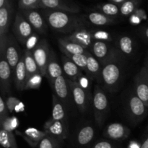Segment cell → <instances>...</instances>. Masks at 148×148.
<instances>
[{
  "label": "cell",
  "mask_w": 148,
  "mask_h": 148,
  "mask_svg": "<svg viewBox=\"0 0 148 148\" xmlns=\"http://www.w3.org/2000/svg\"><path fill=\"white\" fill-rule=\"evenodd\" d=\"M134 92L148 106V79L145 66L140 69L134 78Z\"/></svg>",
  "instance_id": "cell-17"
},
{
  "label": "cell",
  "mask_w": 148,
  "mask_h": 148,
  "mask_svg": "<svg viewBox=\"0 0 148 148\" xmlns=\"http://www.w3.org/2000/svg\"><path fill=\"white\" fill-rule=\"evenodd\" d=\"M145 69H146V72H147V79H148V57L147 59V61H146V64H145Z\"/></svg>",
  "instance_id": "cell-49"
},
{
  "label": "cell",
  "mask_w": 148,
  "mask_h": 148,
  "mask_svg": "<svg viewBox=\"0 0 148 148\" xmlns=\"http://www.w3.org/2000/svg\"><path fill=\"white\" fill-rule=\"evenodd\" d=\"M74 103L80 113H85L88 110L90 105V93L85 91L77 82L67 79Z\"/></svg>",
  "instance_id": "cell-10"
},
{
  "label": "cell",
  "mask_w": 148,
  "mask_h": 148,
  "mask_svg": "<svg viewBox=\"0 0 148 148\" xmlns=\"http://www.w3.org/2000/svg\"><path fill=\"white\" fill-rule=\"evenodd\" d=\"M95 137V128L90 124H85L79 127L75 133L74 143L78 148H90L93 144Z\"/></svg>",
  "instance_id": "cell-12"
},
{
  "label": "cell",
  "mask_w": 148,
  "mask_h": 148,
  "mask_svg": "<svg viewBox=\"0 0 148 148\" xmlns=\"http://www.w3.org/2000/svg\"><path fill=\"white\" fill-rule=\"evenodd\" d=\"M9 112L7 107L6 106L5 101L2 96H0V122L9 116Z\"/></svg>",
  "instance_id": "cell-43"
},
{
  "label": "cell",
  "mask_w": 148,
  "mask_h": 148,
  "mask_svg": "<svg viewBox=\"0 0 148 148\" xmlns=\"http://www.w3.org/2000/svg\"><path fill=\"white\" fill-rule=\"evenodd\" d=\"M40 0H19V10H37L40 9Z\"/></svg>",
  "instance_id": "cell-37"
},
{
  "label": "cell",
  "mask_w": 148,
  "mask_h": 148,
  "mask_svg": "<svg viewBox=\"0 0 148 148\" xmlns=\"http://www.w3.org/2000/svg\"><path fill=\"white\" fill-rule=\"evenodd\" d=\"M115 46L126 57L132 56L135 51V41L128 35L120 36L116 40Z\"/></svg>",
  "instance_id": "cell-24"
},
{
  "label": "cell",
  "mask_w": 148,
  "mask_h": 148,
  "mask_svg": "<svg viewBox=\"0 0 148 148\" xmlns=\"http://www.w3.org/2000/svg\"><path fill=\"white\" fill-rule=\"evenodd\" d=\"M140 33H141L142 36L148 40V27H143L141 30V31H140Z\"/></svg>",
  "instance_id": "cell-45"
},
{
  "label": "cell",
  "mask_w": 148,
  "mask_h": 148,
  "mask_svg": "<svg viewBox=\"0 0 148 148\" xmlns=\"http://www.w3.org/2000/svg\"><path fill=\"white\" fill-rule=\"evenodd\" d=\"M66 109L60 100L53 94L52 95V116L51 119L55 121H62L67 124Z\"/></svg>",
  "instance_id": "cell-28"
},
{
  "label": "cell",
  "mask_w": 148,
  "mask_h": 148,
  "mask_svg": "<svg viewBox=\"0 0 148 148\" xmlns=\"http://www.w3.org/2000/svg\"><path fill=\"white\" fill-rule=\"evenodd\" d=\"M20 11L23 13L33 30L40 34H46L47 32L48 24L41 13L38 12L37 10H20Z\"/></svg>",
  "instance_id": "cell-15"
},
{
  "label": "cell",
  "mask_w": 148,
  "mask_h": 148,
  "mask_svg": "<svg viewBox=\"0 0 148 148\" xmlns=\"http://www.w3.org/2000/svg\"><path fill=\"white\" fill-rule=\"evenodd\" d=\"M141 21V18L139 17L137 14H134L133 15H132L131 18H130V22H131L132 24L134 25H137L140 23Z\"/></svg>",
  "instance_id": "cell-44"
},
{
  "label": "cell",
  "mask_w": 148,
  "mask_h": 148,
  "mask_svg": "<svg viewBox=\"0 0 148 148\" xmlns=\"http://www.w3.org/2000/svg\"><path fill=\"white\" fill-rule=\"evenodd\" d=\"M102 64L90 52L88 55V62L85 74L91 79V80L96 81L98 83L101 82V72Z\"/></svg>",
  "instance_id": "cell-23"
},
{
  "label": "cell",
  "mask_w": 148,
  "mask_h": 148,
  "mask_svg": "<svg viewBox=\"0 0 148 148\" xmlns=\"http://www.w3.org/2000/svg\"><path fill=\"white\" fill-rule=\"evenodd\" d=\"M43 131L47 134L58 139L61 142L68 137L67 124L62 121H55L51 118L45 122Z\"/></svg>",
  "instance_id": "cell-16"
},
{
  "label": "cell",
  "mask_w": 148,
  "mask_h": 148,
  "mask_svg": "<svg viewBox=\"0 0 148 148\" xmlns=\"http://www.w3.org/2000/svg\"><path fill=\"white\" fill-rule=\"evenodd\" d=\"M110 1H111L112 3H114V4H122L123 3L125 2L127 0H110Z\"/></svg>",
  "instance_id": "cell-47"
},
{
  "label": "cell",
  "mask_w": 148,
  "mask_h": 148,
  "mask_svg": "<svg viewBox=\"0 0 148 148\" xmlns=\"http://www.w3.org/2000/svg\"><path fill=\"white\" fill-rule=\"evenodd\" d=\"M51 49L49 46L47 40L46 39H41L39 40L35 49L32 51L39 72L43 77H46V68L50 56Z\"/></svg>",
  "instance_id": "cell-9"
},
{
  "label": "cell",
  "mask_w": 148,
  "mask_h": 148,
  "mask_svg": "<svg viewBox=\"0 0 148 148\" xmlns=\"http://www.w3.org/2000/svg\"><path fill=\"white\" fill-rule=\"evenodd\" d=\"M85 16L88 23L96 26H106L116 23L115 17L107 16L100 12H91Z\"/></svg>",
  "instance_id": "cell-27"
},
{
  "label": "cell",
  "mask_w": 148,
  "mask_h": 148,
  "mask_svg": "<svg viewBox=\"0 0 148 148\" xmlns=\"http://www.w3.org/2000/svg\"><path fill=\"white\" fill-rule=\"evenodd\" d=\"M64 72L62 67L60 66L57 60V56L54 51L51 49L50 56L48 62L47 68H46V75L51 86H52L54 81L59 77L62 76Z\"/></svg>",
  "instance_id": "cell-20"
},
{
  "label": "cell",
  "mask_w": 148,
  "mask_h": 148,
  "mask_svg": "<svg viewBox=\"0 0 148 148\" xmlns=\"http://www.w3.org/2000/svg\"><path fill=\"white\" fill-rule=\"evenodd\" d=\"M131 134V130L121 123H111L106 127L103 136L106 139L114 142H121L127 140Z\"/></svg>",
  "instance_id": "cell-14"
},
{
  "label": "cell",
  "mask_w": 148,
  "mask_h": 148,
  "mask_svg": "<svg viewBox=\"0 0 148 148\" xmlns=\"http://www.w3.org/2000/svg\"><path fill=\"white\" fill-rule=\"evenodd\" d=\"M15 133L20 137H23L26 143L33 148L37 147L40 142L47 135L44 131H40L34 127H28L23 132L16 130Z\"/></svg>",
  "instance_id": "cell-21"
},
{
  "label": "cell",
  "mask_w": 148,
  "mask_h": 148,
  "mask_svg": "<svg viewBox=\"0 0 148 148\" xmlns=\"http://www.w3.org/2000/svg\"><path fill=\"white\" fill-rule=\"evenodd\" d=\"M22 56L23 54H21V50L15 36L14 34L9 33L5 50V57L11 67L13 75Z\"/></svg>",
  "instance_id": "cell-11"
},
{
  "label": "cell",
  "mask_w": 148,
  "mask_h": 148,
  "mask_svg": "<svg viewBox=\"0 0 148 148\" xmlns=\"http://www.w3.org/2000/svg\"><path fill=\"white\" fill-rule=\"evenodd\" d=\"M18 125L19 120L16 116H8L0 122L1 129L11 132H13V131L18 127Z\"/></svg>",
  "instance_id": "cell-35"
},
{
  "label": "cell",
  "mask_w": 148,
  "mask_h": 148,
  "mask_svg": "<svg viewBox=\"0 0 148 148\" xmlns=\"http://www.w3.org/2000/svg\"><path fill=\"white\" fill-rule=\"evenodd\" d=\"M126 58L121 54L103 65L101 84L108 92H114L119 88L125 71Z\"/></svg>",
  "instance_id": "cell-2"
},
{
  "label": "cell",
  "mask_w": 148,
  "mask_h": 148,
  "mask_svg": "<svg viewBox=\"0 0 148 148\" xmlns=\"http://www.w3.org/2000/svg\"><path fill=\"white\" fill-rule=\"evenodd\" d=\"M37 148H61V141L47 134L40 142Z\"/></svg>",
  "instance_id": "cell-34"
},
{
  "label": "cell",
  "mask_w": 148,
  "mask_h": 148,
  "mask_svg": "<svg viewBox=\"0 0 148 148\" xmlns=\"http://www.w3.org/2000/svg\"><path fill=\"white\" fill-rule=\"evenodd\" d=\"M51 88L53 91V94L64 104L66 111H70L72 105L73 103L75 104V103L68 83L67 78L64 75L59 77L54 81Z\"/></svg>",
  "instance_id": "cell-7"
},
{
  "label": "cell",
  "mask_w": 148,
  "mask_h": 148,
  "mask_svg": "<svg viewBox=\"0 0 148 148\" xmlns=\"http://www.w3.org/2000/svg\"><path fill=\"white\" fill-rule=\"evenodd\" d=\"M77 82L79 83V85L85 90V91L90 93V88H91V80L90 78L87 75H82L78 79Z\"/></svg>",
  "instance_id": "cell-42"
},
{
  "label": "cell",
  "mask_w": 148,
  "mask_h": 148,
  "mask_svg": "<svg viewBox=\"0 0 148 148\" xmlns=\"http://www.w3.org/2000/svg\"><path fill=\"white\" fill-rule=\"evenodd\" d=\"M23 55H24L25 66L26 72H27V79L32 75H35L36 73H38L40 72H39L38 67L36 60H35L34 57H33L32 51L25 49L24 52H23Z\"/></svg>",
  "instance_id": "cell-29"
},
{
  "label": "cell",
  "mask_w": 148,
  "mask_h": 148,
  "mask_svg": "<svg viewBox=\"0 0 148 148\" xmlns=\"http://www.w3.org/2000/svg\"><path fill=\"white\" fill-rule=\"evenodd\" d=\"M58 45L62 53L72 54H87L89 53L88 49L74 42L65 40L64 38H58Z\"/></svg>",
  "instance_id": "cell-26"
},
{
  "label": "cell",
  "mask_w": 148,
  "mask_h": 148,
  "mask_svg": "<svg viewBox=\"0 0 148 148\" xmlns=\"http://www.w3.org/2000/svg\"><path fill=\"white\" fill-rule=\"evenodd\" d=\"M91 32H92V37L94 41L99 40V41L109 42L112 40L111 35L109 33H108V32L105 31V30H91Z\"/></svg>",
  "instance_id": "cell-38"
},
{
  "label": "cell",
  "mask_w": 148,
  "mask_h": 148,
  "mask_svg": "<svg viewBox=\"0 0 148 148\" xmlns=\"http://www.w3.org/2000/svg\"><path fill=\"white\" fill-rule=\"evenodd\" d=\"M92 109L94 119L98 127H102L109 111V101L103 88L96 85L92 94Z\"/></svg>",
  "instance_id": "cell-4"
},
{
  "label": "cell",
  "mask_w": 148,
  "mask_h": 148,
  "mask_svg": "<svg viewBox=\"0 0 148 148\" xmlns=\"http://www.w3.org/2000/svg\"><path fill=\"white\" fill-rule=\"evenodd\" d=\"M12 6L9 0L0 8V56L5 55L8 32L12 19Z\"/></svg>",
  "instance_id": "cell-5"
},
{
  "label": "cell",
  "mask_w": 148,
  "mask_h": 148,
  "mask_svg": "<svg viewBox=\"0 0 148 148\" xmlns=\"http://www.w3.org/2000/svg\"><path fill=\"white\" fill-rule=\"evenodd\" d=\"M90 148H119L116 142L105 139V140H99L93 143Z\"/></svg>",
  "instance_id": "cell-39"
},
{
  "label": "cell",
  "mask_w": 148,
  "mask_h": 148,
  "mask_svg": "<svg viewBox=\"0 0 148 148\" xmlns=\"http://www.w3.org/2000/svg\"><path fill=\"white\" fill-rule=\"evenodd\" d=\"M40 13L51 29L64 34L69 35L86 27L88 23L85 15L50 10H42Z\"/></svg>",
  "instance_id": "cell-1"
},
{
  "label": "cell",
  "mask_w": 148,
  "mask_h": 148,
  "mask_svg": "<svg viewBox=\"0 0 148 148\" xmlns=\"http://www.w3.org/2000/svg\"><path fill=\"white\" fill-rule=\"evenodd\" d=\"M42 77H43V76L40 72L30 77L26 80L25 90L29 89H38V88H40L42 83Z\"/></svg>",
  "instance_id": "cell-36"
},
{
  "label": "cell",
  "mask_w": 148,
  "mask_h": 148,
  "mask_svg": "<svg viewBox=\"0 0 148 148\" xmlns=\"http://www.w3.org/2000/svg\"><path fill=\"white\" fill-rule=\"evenodd\" d=\"M26 80H27V72L25 66L24 55L23 53V56L19 63L17 64L14 73V86L19 92L25 90Z\"/></svg>",
  "instance_id": "cell-25"
},
{
  "label": "cell",
  "mask_w": 148,
  "mask_h": 148,
  "mask_svg": "<svg viewBox=\"0 0 148 148\" xmlns=\"http://www.w3.org/2000/svg\"><path fill=\"white\" fill-rule=\"evenodd\" d=\"M63 38L65 40L77 43L86 49L90 48L94 42L92 37V32L86 29V27L79 29Z\"/></svg>",
  "instance_id": "cell-19"
},
{
  "label": "cell",
  "mask_w": 148,
  "mask_h": 148,
  "mask_svg": "<svg viewBox=\"0 0 148 148\" xmlns=\"http://www.w3.org/2000/svg\"><path fill=\"white\" fill-rule=\"evenodd\" d=\"M90 49L92 51L91 53L99 61L102 66L108 61L122 54L116 46L110 44L109 42L95 40L91 46Z\"/></svg>",
  "instance_id": "cell-6"
},
{
  "label": "cell",
  "mask_w": 148,
  "mask_h": 148,
  "mask_svg": "<svg viewBox=\"0 0 148 148\" xmlns=\"http://www.w3.org/2000/svg\"><path fill=\"white\" fill-rule=\"evenodd\" d=\"M0 86L2 94H7L10 92L13 74L5 55L0 56Z\"/></svg>",
  "instance_id": "cell-18"
},
{
  "label": "cell",
  "mask_w": 148,
  "mask_h": 148,
  "mask_svg": "<svg viewBox=\"0 0 148 148\" xmlns=\"http://www.w3.org/2000/svg\"><path fill=\"white\" fill-rule=\"evenodd\" d=\"M140 148H148V137L140 145Z\"/></svg>",
  "instance_id": "cell-46"
},
{
  "label": "cell",
  "mask_w": 148,
  "mask_h": 148,
  "mask_svg": "<svg viewBox=\"0 0 148 148\" xmlns=\"http://www.w3.org/2000/svg\"><path fill=\"white\" fill-rule=\"evenodd\" d=\"M139 4V0H127L121 4L120 13L123 16H129L134 13Z\"/></svg>",
  "instance_id": "cell-33"
},
{
  "label": "cell",
  "mask_w": 148,
  "mask_h": 148,
  "mask_svg": "<svg viewBox=\"0 0 148 148\" xmlns=\"http://www.w3.org/2000/svg\"><path fill=\"white\" fill-rule=\"evenodd\" d=\"M88 53L87 54H72V53H64V56H67L70 60H72L75 64L77 65L83 72H86Z\"/></svg>",
  "instance_id": "cell-32"
},
{
  "label": "cell",
  "mask_w": 148,
  "mask_h": 148,
  "mask_svg": "<svg viewBox=\"0 0 148 148\" xmlns=\"http://www.w3.org/2000/svg\"><path fill=\"white\" fill-rule=\"evenodd\" d=\"M126 116L132 125L141 122L148 114V106L133 92L126 98L124 104Z\"/></svg>",
  "instance_id": "cell-3"
},
{
  "label": "cell",
  "mask_w": 148,
  "mask_h": 148,
  "mask_svg": "<svg viewBox=\"0 0 148 148\" xmlns=\"http://www.w3.org/2000/svg\"><path fill=\"white\" fill-rule=\"evenodd\" d=\"M21 101L17 98L16 97L14 96H9L7 97V99L5 100V103L6 106L7 107V109H8L10 114H12L15 111L16 108L17 107V106L19 104L21 103Z\"/></svg>",
  "instance_id": "cell-40"
},
{
  "label": "cell",
  "mask_w": 148,
  "mask_h": 148,
  "mask_svg": "<svg viewBox=\"0 0 148 148\" xmlns=\"http://www.w3.org/2000/svg\"><path fill=\"white\" fill-rule=\"evenodd\" d=\"M9 0H0V8L4 7V4H5Z\"/></svg>",
  "instance_id": "cell-48"
},
{
  "label": "cell",
  "mask_w": 148,
  "mask_h": 148,
  "mask_svg": "<svg viewBox=\"0 0 148 148\" xmlns=\"http://www.w3.org/2000/svg\"><path fill=\"white\" fill-rule=\"evenodd\" d=\"M12 31L17 41L23 46L25 45L28 38L33 33V27L20 10L15 14Z\"/></svg>",
  "instance_id": "cell-8"
},
{
  "label": "cell",
  "mask_w": 148,
  "mask_h": 148,
  "mask_svg": "<svg viewBox=\"0 0 148 148\" xmlns=\"http://www.w3.org/2000/svg\"><path fill=\"white\" fill-rule=\"evenodd\" d=\"M0 145L4 148H18L13 132L2 129L0 130Z\"/></svg>",
  "instance_id": "cell-30"
},
{
  "label": "cell",
  "mask_w": 148,
  "mask_h": 148,
  "mask_svg": "<svg viewBox=\"0 0 148 148\" xmlns=\"http://www.w3.org/2000/svg\"><path fill=\"white\" fill-rule=\"evenodd\" d=\"M40 9L66 12L74 14H78L80 12L79 6L66 0H40Z\"/></svg>",
  "instance_id": "cell-13"
},
{
  "label": "cell",
  "mask_w": 148,
  "mask_h": 148,
  "mask_svg": "<svg viewBox=\"0 0 148 148\" xmlns=\"http://www.w3.org/2000/svg\"><path fill=\"white\" fill-rule=\"evenodd\" d=\"M62 63L64 76L69 80L77 82L78 79L83 75V71L67 56H62Z\"/></svg>",
  "instance_id": "cell-22"
},
{
  "label": "cell",
  "mask_w": 148,
  "mask_h": 148,
  "mask_svg": "<svg viewBox=\"0 0 148 148\" xmlns=\"http://www.w3.org/2000/svg\"><path fill=\"white\" fill-rule=\"evenodd\" d=\"M39 38H38V36L36 33H33L30 37L28 38V39L26 41L25 45V50L27 51H32L35 49L37 44L39 42Z\"/></svg>",
  "instance_id": "cell-41"
},
{
  "label": "cell",
  "mask_w": 148,
  "mask_h": 148,
  "mask_svg": "<svg viewBox=\"0 0 148 148\" xmlns=\"http://www.w3.org/2000/svg\"><path fill=\"white\" fill-rule=\"evenodd\" d=\"M97 9L99 10L100 12L111 17H116L120 12L119 7L117 4L114 3H105V4H100L97 6Z\"/></svg>",
  "instance_id": "cell-31"
}]
</instances>
